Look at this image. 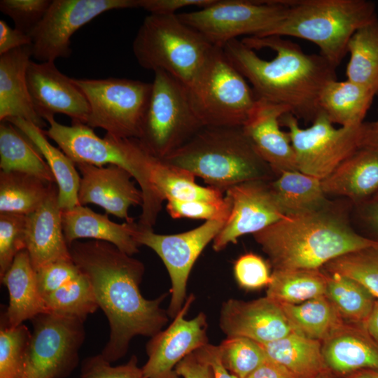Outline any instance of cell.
<instances>
[{"instance_id": "1", "label": "cell", "mask_w": 378, "mask_h": 378, "mask_svg": "<svg viewBox=\"0 0 378 378\" xmlns=\"http://www.w3.org/2000/svg\"><path fill=\"white\" fill-rule=\"evenodd\" d=\"M69 251L108 321L109 338L101 353L106 360L117 361L127 354L133 337H151L167 325L169 315L161 304L168 293L153 300L141 295L145 271L141 261L99 240L75 241Z\"/></svg>"}, {"instance_id": "2", "label": "cell", "mask_w": 378, "mask_h": 378, "mask_svg": "<svg viewBox=\"0 0 378 378\" xmlns=\"http://www.w3.org/2000/svg\"><path fill=\"white\" fill-rule=\"evenodd\" d=\"M228 61L248 81L257 99L282 104L306 122L320 113L323 87L336 80L337 67L320 54H307L279 36H246L223 48Z\"/></svg>"}, {"instance_id": "3", "label": "cell", "mask_w": 378, "mask_h": 378, "mask_svg": "<svg viewBox=\"0 0 378 378\" xmlns=\"http://www.w3.org/2000/svg\"><path fill=\"white\" fill-rule=\"evenodd\" d=\"M330 208L286 216L253 234L274 270H319L340 256L378 244L357 233Z\"/></svg>"}, {"instance_id": "4", "label": "cell", "mask_w": 378, "mask_h": 378, "mask_svg": "<svg viewBox=\"0 0 378 378\" xmlns=\"http://www.w3.org/2000/svg\"><path fill=\"white\" fill-rule=\"evenodd\" d=\"M46 136L76 164L98 167L113 164L129 172L142 192L143 202L138 225L153 229L164 201L153 181V171L158 159L148 153L136 138H119L106 134L97 136L93 129L81 122L71 125L59 123L54 116L45 118Z\"/></svg>"}, {"instance_id": "5", "label": "cell", "mask_w": 378, "mask_h": 378, "mask_svg": "<svg viewBox=\"0 0 378 378\" xmlns=\"http://www.w3.org/2000/svg\"><path fill=\"white\" fill-rule=\"evenodd\" d=\"M162 160L191 172L223 192L249 181H272L276 175L243 127H204Z\"/></svg>"}, {"instance_id": "6", "label": "cell", "mask_w": 378, "mask_h": 378, "mask_svg": "<svg viewBox=\"0 0 378 378\" xmlns=\"http://www.w3.org/2000/svg\"><path fill=\"white\" fill-rule=\"evenodd\" d=\"M377 18L376 5L371 1L289 0L285 17L261 36L309 41L337 67L347 53L353 34Z\"/></svg>"}, {"instance_id": "7", "label": "cell", "mask_w": 378, "mask_h": 378, "mask_svg": "<svg viewBox=\"0 0 378 378\" xmlns=\"http://www.w3.org/2000/svg\"><path fill=\"white\" fill-rule=\"evenodd\" d=\"M215 46L177 14L150 13L132 43L144 69L165 71L188 88L209 59Z\"/></svg>"}, {"instance_id": "8", "label": "cell", "mask_w": 378, "mask_h": 378, "mask_svg": "<svg viewBox=\"0 0 378 378\" xmlns=\"http://www.w3.org/2000/svg\"><path fill=\"white\" fill-rule=\"evenodd\" d=\"M187 88L204 127H243L257 99L246 78L228 61L223 48L216 46Z\"/></svg>"}, {"instance_id": "9", "label": "cell", "mask_w": 378, "mask_h": 378, "mask_svg": "<svg viewBox=\"0 0 378 378\" xmlns=\"http://www.w3.org/2000/svg\"><path fill=\"white\" fill-rule=\"evenodd\" d=\"M202 127L187 87L165 71H154L150 97L138 138L146 150L164 160Z\"/></svg>"}, {"instance_id": "10", "label": "cell", "mask_w": 378, "mask_h": 378, "mask_svg": "<svg viewBox=\"0 0 378 378\" xmlns=\"http://www.w3.org/2000/svg\"><path fill=\"white\" fill-rule=\"evenodd\" d=\"M73 80L90 104L86 125L119 138H139L152 83L113 77Z\"/></svg>"}, {"instance_id": "11", "label": "cell", "mask_w": 378, "mask_h": 378, "mask_svg": "<svg viewBox=\"0 0 378 378\" xmlns=\"http://www.w3.org/2000/svg\"><path fill=\"white\" fill-rule=\"evenodd\" d=\"M289 0H216L178 18L219 48L242 35L261 36L286 15Z\"/></svg>"}, {"instance_id": "12", "label": "cell", "mask_w": 378, "mask_h": 378, "mask_svg": "<svg viewBox=\"0 0 378 378\" xmlns=\"http://www.w3.org/2000/svg\"><path fill=\"white\" fill-rule=\"evenodd\" d=\"M33 331L20 378H66L77 367L84 321L52 312L31 320Z\"/></svg>"}, {"instance_id": "13", "label": "cell", "mask_w": 378, "mask_h": 378, "mask_svg": "<svg viewBox=\"0 0 378 378\" xmlns=\"http://www.w3.org/2000/svg\"><path fill=\"white\" fill-rule=\"evenodd\" d=\"M363 123L336 128L320 113L309 127L302 128L298 119L289 112L280 118L281 125L288 128L298 171L320 180L361 148Z\"/></svg>"}, {"instance_id": "14", "label": "cell", "mask_w": 378, "mask_h": 378, "mask_svg": "<svg viewBox=\"0 0 378 378\" xmlns=\"http://www.w3.org/2000/svg\"><path fill=\"white\" fill-rule=\"evenodd\" d=\"M225 221L208 220L190 230L174 234H156L153 229L137 224L134 237L140 246L144 245L162 260L170 281L171 299L167 309L174 318L183 306L186 298L187 284L191 270L207 244L223 228Z\"/></svg>"}, {"instance_id": "15", "label": "cell", "mask_w": 378, "mask_h": 378, "mask_svg": "<svg viewBox=\"0 0 378 378\" xmlns=\"http://www.w3.org/2000/svg\"><path fill=\"white\" fill-rule=\"evenodd\" d=\"M138 8V0H53L29 34L32 57L55 62L71 55V38L80 27L111 10Z\"/></svg>"}, {"instance_id": "16", "label": "cell", "mask_w": 378, "mask_h": 378, "mask_svg": "<svg viewBox=\"0 0 378 378\" xmlns=\"http://www.w3.org/2000/svg\"><path fill=\"white\" fill-rule=\"evenodd\" d=\"M194 300L193 294L188 296L171 324L146 344L148 360L141 368L144 378H180L175 371L179 362L209 344L205 314L185 318Z\"/></svg>"}, {"instance_id": "17", "label": "cell", "mask_w": 378, "mask_h": 378, "mask_svg": "<svg viewBox=\"0 0 378 378\" xmlns=\"http://www.w3.org/2000/svg\"><path fill=\"white\" fill-rule=\"evenodd\" d=\"M270 181H249L226 190L231 210L213 241L215 251H220L230 244H236L240 237L254 234L286 217L276 202Z\"/></svg>"}, {"instance_id": "18", "label": "cell", "mask_w": 378, "mask_h": 378, "mask_svg": "<svg viewBox=\"0 0 378 378\" xmlns=\"http://www.w3.org/2000/svg\"><path fill=\"white\" fill-rule=\"evenodd\" d=\"M27 81L35 111L42 119L62 113L71 118V122L86 124L90 107L85 94L55 62L36 63L31 59Z\"/></svg>"}, {"instance_id": "19", "label": "cell", "mask_w": 378, "mask_h": 378, "mask_svg": "<svg viewBox=\"0 0 378 378\" xmlns=\"http://www.w3.org/2000/svg\"><path fill=\"white\" fill-rule=\"evenodd\" d=\"M80 174L78 200L80 205L94 204L103 208L106 214L132 222L129 216L131 206H141L142 192L132 181L133 176L126 169L113 164L98 167L76 163Z\"/></svg>"}, {"instance_id": "20", "label": "cell", "mask_w": 378, "mask_h": 378, "mask_svg": "<svg viewBox=\"0 0 378 378\" xmlns=\"http://www.w3.org/2000/svg\"><path fill=\"white\" fill-rule=\"evenodd\" d=\"M219 326L227 337H244L261 344L294 332L280 304L267 296L249 302H224Z\"/></svg>"}, {"instance_id": "21", "label": "cell", "mask_w": 378, "mask_h": 378, "mask_svg": "<svg viewBox=\"0 0 378 378\" xmlns=\"http://www.w3.org/2000/svg\"><path fill=\"white\" fill-rule=\"evenodd\" d=\"M288 112L290 111L284 105L257 99L243 126L259 155L277 176L283 172L298 171L290 136L281 129L280 118Z\"/></svg>"}, {"instance_id": "22", "label": "cell", "mask_w": 378, "mask_h": 378, "mask_svg": "<svg viewBox=\"0 0 378 378\" xmlns=\"http://www.w3.org/2000/svg\"><path fill=\"white\" fill-rule=\"evenodd\" d=\"M62 214L58 188L53 183L42 204L27 216L26 250L36 271L48 263L71 259L64 234Z\"/></svg>"}, {"instance_id": "23", "label": "cell", "mask_w": 378, "mask_h": 378, "mask_svg": "<svg viewBox=\"0 0 378 378\" xmlns=\"http://www.w3.org/2000/svg\"><path fill=\"white\" fill-rule=\"evenodd\" d=\"M31 57V45L0 55V121L20 118L42 129L47 122L35 111L27 81Z\"/></svg>"}, {"instance_id": "24", "label": "cell", "mask_w": 378, "mask_h": 378, "mask_svg": "<svg viewBox=\"0 0 378 378\" xmlns=\"http://www.w3.org/2000/svg\"><path fill=\"white\" fill-rule=\"evenodd\" d=\"M62 217L69 247L80 239H92L111 243L130 255L139 252L140 245L134 237L137 227L134 220L116 223L108 218L107 214H97L80 204L62 210Z\"/></svg>"}, {"instance_id": "25", "label": "cell", "mask_w": 378, "mask_h": 378, "mask_svg": "<svg viewBox=\"0 0 378 378\" xmlns=\"http://www.w3.org/2000/svg\"><path fill=\"white\" fill-rule=\"evenodd\" d=\"M328 195L343 196L358 205L378 193V151L361 147L321 180Z\"/></svg>"}, {"instance_id": "26", "label": "cell", "mask_w": 378, "mask_h": 378, "mask_svg": "<svg viewBox=\"0 0 378 378\" xmlns=\"http://www.w3.org/2000/svg\"><path fill=\"white\" fill-rule=\"evenodd\" d=\"M1 279L8 292V305L1 321L8 327H17L24 321L48 312L37 284L36 270L28 251H21Z\"/></svg>"}, {"instance_id": "27", "label": "cell", "mask_w": 378, "mask_h": 378, "mask_svg": "<svg viewBox=\"0 0 378 378\" xmlns=\"http://www.w3.org/2000/svg\"><path fill=\"white\" fill-rule=\"evenodd\" d=\"M322 354L326 365L334 373L349 375L361 370L378 371V345L344 325L324 340Z\"/></svg>"}, {"instance_id": "28", "label": "cell", "mask_w": 378, "mask_h": 378, "mask_svg": "<svg viewBox=\"0 0 378 378\" xmlns=\"http://www.w3.org/2000/svg\"><path fill=\"white\" fill-rule=\"evenodd\" d=\"M276 202L286 216L320 211L331 207L321 180L299 171L281 172L270 181Z\"/></svg>"}, {"instance_id": "29", "label": "cell", "mask_w": 378, "mask_h": 378, "mask_svg": "<svg viewBox=\"0 0 378 378\" xmlns=\"http://www.w3.org/2000/svg\"><path fill=\"white\" fill-rule=\"evenodd\" d=\"M374 97L370 91L354 82L336 79L322 89L318 108L332 124L353 127L364 122Z\"/></svg>"}, {"instance_id": "30", "label": "cell", "mask_w": 378, "mask_h": 378, "mask_svg": "<svg viewBox=\"0 0 378 378\" xmlns=\"http://www.w3.org/2000/svg\"><path fill=\"white\" fill-rule=\"evenodd\" d=\"M6 120L22 132L41 153L55 176L60 209L66 210L79 205L80 176L75 163L60 148L52 146L44 131L34 123L20 118H10Z\"/></svg>"}, {"instance_id": "31", "label": "cell", "mask_w": 378, "mask_h": 378, "mask_svg": "<svg viewBox=\"0 0 378 378\" xmlns=\"http://www.w3.org/2000/svg\"><path fill=\"white\" fill-rule=\"evenodd\" d=\"M0 168L34 176L48 183L55 176L36 146L9 121L0 122Z\"/></svg>"}, {"instance_id": "32", "label": "cell", "mask_w": 378, "mask_h": 378, "mask_svg": "<svg viewBox=\"0 0 378 378\" xmlns=\"http://www.w3.org/2000/svg\"><path fill=\"white\" fill-rule=\"evenodd\" d=\"M260 344L268 359L299 378H309L328 370L320 342L295 331L278 340Z\"/></svg>"}, {"instance_id": "33", "label": "cell", "mask_w": 378, "mask_h": 378, "mask_svg": "<svg viewBox=\"0 0 378 378\" xmlns=\"http://www.w3.org/2000/svg\"><path fill=\"white\" fill-rule=\"evenodd\" d=\"M294 331L326 340L344 326L342 316L326 295L299 304L279 303Z\"/></svg>"}, {"instance_id": "34", "label": "cell", "mask_w": 378, "mask_h": 378, "mask_svg": "<svg viewBox=\"0 0 378 378\" xmlns=\"http://www.w3.org/2000/svg\"><path fill=\"white\" fill-rule=\"evenodd\" d=\"M346 79L378 96V18L358 29L350 38Z\"/></svg>"}, {"instance_id": "35", "label": "cell", "mask_w": 378, "mask_h": 378, "mask_svg": "<svg viewBox=\"0 0 378 378\" xmlns=\"http://www.w3.org/2000/svg\"><path fill=\"white\" fill-rule=\"evenodd\" d=\"M53 183L18 172H0V214L27 216L45 201Z\"/></svg>"}, {"instance_id": "36", "label": "cell", "mask_w": 378, "mask_h": 378, "mask_svg": "<svg viewBox=\"0 0 378 378\" xmlns=\"http://www.w3.org/2000/svg\"><path fill=\"white\" fill-rule=\"evenodd\" d=\"M328 275L319 270H274L267 297L279 303L299 304L326 295Z\"/></svg>"}, {"instance_id": "37", "label": "cell", "mask_w": 378, "mask_h": 378, "mask_svg": "<svg viewBox=\"0 0 378 378\" xmlns=\"http://www.w3.org/2000/svg\"><path fill=\"white\" fill-rule=\"evenodd\" d=\"M196 176L180 167L158 160L153 171L154 185L164 200L205 201L220 202L223 192L212 187H204L195 182Z\"/></svg>"}, {"instance_id": "38", "label": "cell", "mask_w": 378, "mask_h": 378, "mask_svg": "<svg viewBox=\"0 0 378 378\" xmlns=\"http://www.w3.org/2000/svg\"><path fill=\"white\" fill-rule=\"evenodd\" d=\"M326 296L342 317L365 323L375 302L374 297L356 281L338 274L328 276Z\"/></svg>"}, {"instance_id": "39", "label": "cell", "mask_w": 378, "mask_h": 378, "mask_svg": "<svg viewBox=\"0 0 378 378\" xmlns=\"http://www.w3.org/2000/svg\"><path fill=\"white\" fill-rule=\"evenodd\" d=\"M43 299L48 312L78 318L84 321L88 315L99 308L90 282L83 272L76 279Z\"/></svg>"}, {"instance_id": "40", "label": "cell", "mask_w": 378, "mask_h": 378, "mask_svg": "<svg viewBox=\"0 0 378 378\" xmlns=\"http://www.w3.org/2000/svg\"><path fill=\"white\" fill-rule=\"evenodd\" d=\"M323 267L330 274L356 281L378 299V244L344 254Z\"/></svg>"}, {"instance_id": "41", "label": "cell", "mask_w": 378, "mask_h": 378, "mask_svg": "<svg viewBox=\"0 0 378 378\" xmlns=\"http://www.w3.org/2000/svg\"><path fill=\"white\" fill-rule=\"evenodd\" d=\"M218 349L224 366L238 378H246L267 359L259 343L244 337H227Z\"/></svg>"}, {"instance_id": "42", "label": "cell", "mask_w": 378, "mask_h": 378, "mask_svg": "<svg viewBox=\"0 0 378 378\" xmlns=\"http://www.w3.org/2000/svg\"><path fill=\"white\" fill-rule=\"evenodd\" d=\"M31 332L23 323L8 327L1 321L0 378H20Z\"/></svg>"}, {"instance_id": "43", "label": "cell", "mask_w": 378, "mask_h": 378, "mask_svg": "<svg viewBox=\"0 0 378 378\" xmlns=\"http://www.w3.org/2000/svg\"><path fill=\"white\" fill-rule=\"evenodd\" d=\"M27 216L0 214V278L13 263L15 256L26 249Z\"/></svg>"}, {"instance_id": "44", "label": "cell", "mask_w": 378, "mask_h": 378, "mask_svg": "<svg viewBox=\"0 0 378 378\" xmlns=\"http://www.w3.org/2000/svg\"><path fill=\"white\" fill-rule=\"evenodd\" d=\"M166 209L173 218H186L226 222L230 213L231 203L226 196L220 202L168 200Z\"/></svg>"}, {"instance_id": "45", "label": "cell", "mask_w": 378, "mask_h": 378, "mask_svg": "<svg viewBox=\"0 0 378 378\" xmlns=\"http://www.w3.org/2000/svg\"><path fill=\"white\" fill-rule=\"evenodd\" d=\"M50 0H1L0 10L12 19L15 28L28 35L46 13Z\"/></svg>"}, {"instance_id": "46", "label": "cell", "mask_w": 378, "mask_h": 378, "mask_svg": "<svg viewBox=\"0 0 378 378\" xmlns=\"http://www.w3.org/2000/svg\"><path fill=\"white\" fill-rule=\"evenodd\" d=\"M233 272L238 285L247 290L267 286L271 281L268 263L253 253L239 256L234 263Z\"/></svg>"}, {"instance_id": "47", "label": "cell", "mask_w": 378, "mask_h": 378, "mask_svg": "<svg viewBox=\"0 0 378 378\" xmlns=\"http://www.w3.org/2000/svg\"><path fill=\"white\" fill-rule=\"evenodd\" d=\"M78 378H144L142 368L138 366V358L131 356L125 364L112 366L102 355L86 358L81 365Z\"/></svg>"}, {"instance_id": "48", "label": "cell", "mask_w": 378, "mask_h": 378, "mask_svg": "<svg viewBox=\"0 0 378 378\" xmlns=\"http://www.w3.org/2000/svg\"><path fill=\"white\" fill-rule=\"evenodd\" d=\"M39 291L44 298L80 276L82 272L72 258L48 263L36 271Z\"/></svg>"}, {"instance_id": "49", "label": "cell", "mask_w": 378, "mask_h": 378, "mask_svg": "<svg viewBox=\"0 0 378 378\" xmlns=\"http://www.w3.org/2000/svg\"><path fill=\"white\" fill-rule=\"evenodd\" d=\"M175 371L183 378H214L212 367L202 347L185 357L176 365Z\"/></svg>"}, {"instance_id": "50", "label": "cell", "mask_w": 378, "mask_h": 378, "mask_svg": "<svg viewBox=\"0 0 378 378\" xmlns=\"http://www.w3.org/2000/svg\"><path fill=\"white\" fill-rule=\"evenodd\" d=\"M216 0H138V8L150 13L174 15L178 9L188 6L200 8L210 6Z\"/></svg>"}, {"instance_id": "51", "label": "cell", "mask_w": 378, "mask_h": 378, "mask_svg": "<svg viewBox=\"0 0 378 378\" xmlns=\"http://www.w3.org/2000/svg\"><path fill=\"white\" fill-rule=\"evenodd\" d=\"M30 45L31 39L29 35L10 27L4 20H0V55Z\"/></svg>"}, {"instance_id": "52", "label": "cell", "mask_w": 378, "mask_h": 378, "mask_svg": "<svg viewBox=\"0 0 378 378\" xmlns=\"http://www.w3.org/2000/svg\"><path fill=\"white\" fill-rule=\"evenodd\" d=\"M246 378H299L284 366L267 359Z\"/></svg>"}, {"instance_id": "53", "label": "cell", "mask_w": 378, "mask_h": 378, "mask_svg": "<svg viewBox=\"0 0 378 378\" xmlns=\"http://www.w3.org/2000/svg\"><path fill=\"white\" fill-rule=\"evenodd\" d=\"M204 355L212 367L214 378H238L230 373L223 364L218 346L207 344L202 347Z\"/></svg>"}, {"instance_id": "54", "label": "cell", "mask_w": 378, "mask_h": 378, "mask_svg": "<svg viewBox=\"0 0 378 378\" xmlns=\"http://www.w3.org/2000/svg\"><path fill=\"white\" fill-rule=\"evenodd\" d=\"M359 205L360 218L365 225L378 236V201L370 200Z\"/></svg>"}, {"instance_id": "55", "label": "cell", "mask_w": 378, "mask_h": 378, "mask_svg": "<svg viewBox=\"0 0 378 378\" xmlns=\"http://www.w3.org/2000/svg\"><path fill=\"white\" fill-rule=\"evenodd\" d=\"M361 147L369 148L378 151V118L374 122H364Z\"/></svg>"}, {"instance_id": "56", "label": "cell", "mask_w": 378, "mask_h": 378, "mask_svg": "<svg viewBox=\"0 0 378 378\" xmlns=\"http://www.w3.org/2000/svg\"><path fill=\"white\" fill-rule=\"evenodd\" d=\"M364 324L367 333L378 345V300L375 301L372 310Z\"/></svg>"}, {"instance_id": "57", "label": "cell", "mask_w": 378, "mask_h": 378, "mask_svg": "<svg viewBox=\"0 0 378 378\" xmlns=\"http://www.w3.org/2000/svg\"><path fill=\"white\" fill-rule=\"evenodd\" d=\"M348 378H378V371L361 370L349 374Z\"/></svg>"}, {"instance_id": "58", "label": "cell", "mask_w": 378, "mask_h": 378, "mask_svg": "<svg viewBox=\"0 0 378 378\" xmlns=\"http://www.w3.org/2000/svg\"><path fill=\"white\" fill-rule=\"evenodd\" d=\"M309 378H335V377L330 370H327Z\"/></svg>"}, {"instance_id": "59", "label": "cell", "mask_w": 378, "mask_h": 378, "mask_svg": "<svg viewBox=\"0 0 378 378\" xmlns=\"http://www.w3.org/2000/svg\"><path fill=\"white\" fill-rule=\"evenodd\" d=\"M372 200L378 201V193Z\"/></svg>"}]
</instances>
